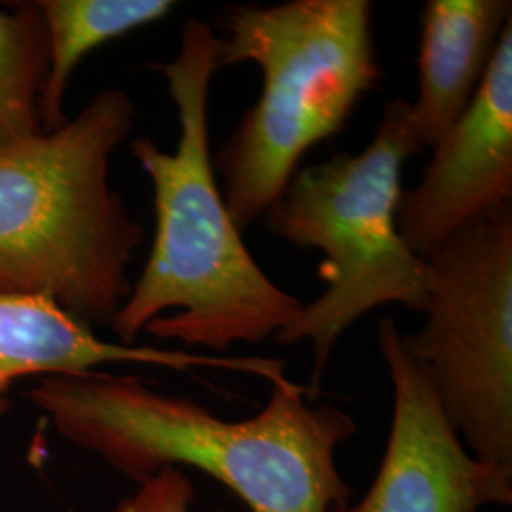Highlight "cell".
I'll return each mask as SVG.
<instances>
[{
	"label": "cell",
	"instance_id": "6da1fadb",
	"mask_svg": "<svg viewBox=\"0 0 512 512\" xmlns=\"http://www.w3.org/2000/svg\"><path fill=\"white\" fill-rule=\"evenodd\" d=\"M152 67L164 74L177 107L179 143L175 152L148 137L131 143L152 184L156 228L145 268L110 330L124 346H135L141 332L217 353L262 344L294 323L304 302L260 268L217 183L209 143V92L220 71L217 31L186 18L177 55Z\"/></svg>",
	"mask_w": 512,
	"mask_h": 512
},
{
	"label": "cell",
	"instance_id": "30bf717a",
	"mask_svg": "<svg viewBox=\"0 0 512 512\" xmlns=\"http://www.w3.org/2000/svg\"><path fill=\"white\" fill-rule=\"evenodd\" d=\"M511 23V0L425 2L418 99L410 103L423 148L437 147L469 109Z\"/></svg>",
	"mask_w": 512,
	"mask_h": 512
},
{
	"label": "cell",
	"instance_id": "52a82bcc",
	"mask_svg": "<svg viewBox=\"0 0 512 512\" xmlns=\"http://www.w3.org/2000/svg\"><path fill=\"white\" fill-rule=\"evenodd\" d=\"M378 346L393 385L384 459L365 497L332 512H478L511 505L512 469L469 454L391 317L378 319Z\"/></svg>",
	"mask_w": 512,
	"mask_h": 512
},
{
	"label": "cell",
	"instance_id": "9c48e42d",
	"mask_svg": "<svg viewBox=\"0 0 512 512\" xmlns=\"http://www.w3.org/2000/svg\"><path fill=\"white\" fill-rule=\"evenodd\" d=\"M107 365L162 366L177 372L222 368L268 384L285 376V363L279 359L213 357L186 349L107 342L48 298L0 293V418L10 410L12 385L23 378L76 376Z\"/></svg>",
	"mask_w": 512,
	"mask_h": 512
},
{
	"label": "cell",
	"instance_id": "277c9868",
	"mask_svg": "<svg viewBox=\"0 0 512 512\" xmlns=\"http://www.w3.org/2000/svg\"><path fill=\"white\" fill-rule=\"evenodd\" d=\"M217 27L219 69L253 63L260 95L213 156L239 230L264 217L311 148L338 135L382 67L368 0L230 4Z\"/></svg>",
	"mask_w": 512,
	"mask_h": 512
},
{
	"label": "cell",
	"instance_id": "ba28073f",
	"mask_svg": "<svg viewBox=\"0 0 512 512\" xmlns=\"http://www.w3.org/2000/svg\"><path fill=\"white\" fill-rule=\"evenodd\" d=\"M512 211V23L473 103L433 148L420 183L403 190L399 234L427 260L461 230Z\"/></svg>",
	"mask_w": 512,
	"mask_h": 512
},
{
	"label": "cell",
	"instance_id": "3957f363",
	"mask_svg": "<svg viewBox=\"0 0 512 512\" xmlns=\"http://www.w3.org/2000/svg\"><path fill=\"white\" fill-rule=\"evenodd\" d=\"M135 114L128 93L107 88L63 128L0 150V293L48 298L92 329L110 325L147 238L110 186V158Z\"/></svg>",
	"mask_w": 512,
	"mask_h": 512
},
{
	"label": "cell",
	"instance_id": "7c38bea8",
	"mask_svg": "<svg viewBox=\"0 0 512 512\" xmlns=\"http://www.w3.org/2000/svg\"><path fill=\"white\" fill-rule=\"evenodd\" d=\"M48 69V35L37 2L0 8V150L42 131L40 92Z\"/></svg>",
	"mask_w": 512,
	"mask_h": 512
},
{
	"label": "cell",
	"instance_id": "7a4b0ae2",
	"mask_svg": "<svg viewBox=\"0 0 512 512\" xmlns=\"http://www.w3.org/2000/svg\"><path fill=\"white\" fill-rule=\"evenodd\" d=\"M266 406L224 420L190 397L165 395L137 376L92 370L40 378L31 403L63 439L139 484L162 469L194 467L251 512H332L349 503L336 450L357 425L308 385L270 384Z\"/></svg>",
	"mask_w": 512,
	"mask_h": 512
},
{
	"label": "cell",
	"instance_id": "4fadbf2b",
	"mask_svg": "<svg viewBox=\"0 0 512 512\" xmlns=\"http://www.w3.org/2000/svg\"><path fill=\"white\" fill-rule=\"evenodd\" d=\"M196 488L181 469H162L120 501L114 512H192Z\"/></svg>",
	"mask_w": 512,
	"mask_h": 512
},
{
	"label": "cell",
	"instance_id": "8992f818",
	"mask_svg": "<svg viewBox=\"0 0 512 512\" xmlns=\"http://www.w3.org/2000/svg\"><path fill=\"white\" fill-rule=\"evenodd\" d=\"M427 268L425 321L404 346L469 454L512 469V211L461 230Z\"/></svg>",
	"mask_w": 512,
	"mask_h": 512
},
{
	"label": "cell",
	"instance_id": "8fae6325",
	"mask_svg": "<svg viewBox=\"0 0 512 512\" xmlns=\"http://www.w3.org/2000/svg\"><path fill=\"white\" fill-rule=\"evenodd\" d=\"M48 35V69L40 92L44 133L63 128L69 80L76 67L103 44L167 18L173 0H38Z\"/></svg>",
	"mask_w": 512,
	"mask_h": 512
},
{
	"label": "cell",
	"instance_id": "5b68a950",
	"mask_svg": "<svg viewBox=\"0 0 512 512\" xmlns=\"http://www.w3.org/2000/svg\"><path fill=\"white\" fill-rule=\"evenodd\" d=\"M421 150L410 101L391 99L361 152L298 169L264 215L274 238L323 253L317 274L325 291L274 336L279 346L310 340L311 399L319 395L338 340L363 315L389 304L425 311L427 260L408 249L397 226L403 167Z\"/></svg>",
	"mask_w": 512,
	"mask_h": 512
}]
</instances>
